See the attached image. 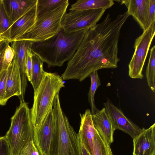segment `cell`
I'll list each match as a JSON object with an SVG mask.
<instances>
[{
  "instance_id": "1",
  "label": "cell",
  "mask_w": 155,
  "mask_h": 155,
  "mask_svg": "<svg viewBox=\"0 0 155 155\" xmlns=\"http://www.w3.org/2000/svg\"><path fill=\"white\" fill-rule=\"evenodd\" d=\"M130 15L127 12L112 20L108 14L101 22L88 28L69 61L61 77L82 82L94 71L117 67L118 42L121 28Z\"/></svg>"
},
{
  "instance_id": "2",
  "label": "cell",
  "mask_w": 155,
  "mask_h": 155,
  "mask_svg": "<svg viewBox=\"0 0 155 155\" xmlns=\"http://www.w3.org/2000/svg\"><path fill=\"white\" fill-rule=\"evenodd\" d=\"M88 29L68 33L62 28L50 38L34 42L31 51L45 63L48 68L61 67L73 56Z\"/></svg>"
},
{
  "instance_id": "3",
  "label": "cell",
  "mask_w": 155,
  "mask_h": 155,
  "mask_svg": "<svg viewBox=\"0 0 155 155\" xmlns=\"http://www.w3.org/2000/svg\"><path fill=\"white\" fill-rule=\"evenodd\" d=\"M53 111L55 123L49 155H82L78 135L62 110L59 94L55 97Z\"/></svg>"
},
{
  "instance_id": "4",
  "label": "cell",
  "mask_w": 155,
  "mask_h": 155,
  "mask_svg": "<svg viewBox=\"0 0 155 155\" xmlns=\"http://www.w3.org/2000/svg\"><path fill=\"white\" fill-rule=\"evenodd\" d=\"M64 87L63 79L58 74L45 71L41 82L34 91L33 103L30 109L34 127L40 124L53 109L56 95Z\"/></svg>"
},
{
  "instance_id": "5",
  "label": "cell",
  "mask_w": 155,
  "mask_h": 155,
  "mask_svg": "<svg viewBox=\"0 0 155 155\" xmlns=\"http://www.w3.org/2000/svg\"><path fill=\"white\" fill-rule=\"evenodd\" d=\"M34 126L28 104L20 101L11 118L10 127L5 136L12 155H20L27 144L33 140Z\"/></svg>"
},
{
  "instance_id": "6",
  "label": "cell",
  "mask_w": 155,
  "mask_h": 155,
  "mask_svg": "<svg viewBox=\"0 0 155 155\" xmlns=\"http://www.w3.org/2000/svg\"><path fill=\"white\" fill-rule=\"evenodd\" d=\"M68 0L55 10L37 18L35 24L15 41L41 42L52 37L62 29L61 21L69 5Z\"/></svg>"
},
{
  "instance_id": "7",
  "label": "cell",
  "mask_w": 155,
  "mask_h": 155,
  "mask_svg": "<svg viewBox=\"0 0 155 155\" xmlns=\"http://www.w3.org/2000/svg\"><path fill=\"white\" fill-rule=\"evenodd\" d=\"M155 22L153 23L135 40V50L128 64L129 76L142 79V71L151 42L155 35Z\"/></svg>"
},
{
  "instance_id": "8",
  "label": "cell",
  "mask_w": 155,
  "mask_h": 155,
  "mask_svg": "<svg viewBox=\"0 0 155 155\" xmlns=\"http://www.w3.org/2000/svg\"><path fill=\"white\" fill-rule=\"evenodd\" d=\"M106 10L100 8L70 11L66 12L63 18L62 28L68 33L88 29L97 24Z\"/></svg>"
},
{
  "instance_id": "9",
  "label": "cell",
  "mask_w": 155,
  "mask_h": 155,
  "mask_svg": "<svg viewBox=\"0 0 155 155\" xmlns=\"http://www.w3.org/2000/svg\"><path fill=\"white\" fill-rule=\"evenodd\" d=\"M55 123L52 109L40 124L34 127L33 141L41 155H49Z\"/></svg>"
},
{
  "instance_id": "10",
  "label": "cell",
  "mask_w": 155,
  "mask_h": 155,
  "mask_svg": "<svg viewBox=\"0 0 155 155\" xmlns=\"http://www.w3.org/2000/svg\"><path fill=\"white\" fill-rule=\"evenodd\" d=\"M112 126L115 130H119L129 134L133 139L142 131L141 129L127 118L120 109L110 100L104 103Z\"/></svg>"
},
{
  "instance_id": "11",
  "label": "cell",
  "mask_w": 155,
  "mask_h": 155,
  "mask_svg": "<svg viewBox=\"0 0 155 155\" xmlns=\"http://www.w3.org/2000/svg\"><path fill=\"white\" fill-rule=\"evenodd\" d=\"M34 43L29 40H16L13 41L12 45L15 52L14 57L18 61L20 76L21 94L19 97L20 101H25V94L27 86L26 67L27 51L31 48Z\"/></svg>"
},
{
  "instance_id": "12",
  "label": "cell",
  "mask_w": 155,
  "mask_h": 155,
  "mask_svg": "<svg viewBox=\"0 0 155 155\" xmlns=\"http://www.w3.org/2000/svg\"><path fill=\"white\" fill-rule=\"evenodd\" d=\"M133 155H155V123L133 139Z\"/></svg>"
},
{
  "instance_id": "13",
  "label": "cell",
  "mask_w": 155,
  "mask_h": 155,
  "mask_svg": "<svg viewBox=\"0 0 155 155\" xmlns=\"http://www.w3.org/2000/svg\"><path fill=\"white\" fill-rule=\"evenodd\" d=\"M81 122L78 134L80 141L91 155H92L93 140L96 129L92 119L91 110L86 109L84 113L80 114Z\"/></svg>"
},
{
  "instance_id": "14",
  "label": "cell",
  "mask_w": 155,
  "mask_h": 155,
  "mask_svg": "<svg viewBox=\"0 0 155 155\" xmlns=\"http://www.w3.org/2000/svg\"><path fill=\"white\" fill-rule=\"evenodd\" d=\"M127 7L128 14L132 16L138 22L143 31L147 29L149 0H125L118 1Z\"/></svg>"
},
{
  "instance_id": "15",
  "label": "cell",
  "mask_w": 155,
  "mask_h": 155,
  "mask_svg": "<svg viewBox=\"0 0 155 155\" xmlns=\"http://www.w3.org/2000/svg\"><path fill=\"white\" fill-rule=\"evenodd\" d=\"M7 71L6 93L3 105L11 97L17 96L19 97L21 94L20 76L18 61L15 57Z\"/></svg>"
},
{
  "instance_id": "16",
  "label": "cell",
  "mask_w": 155,
  "mask_h": 155,
  "mask_svg": "<svg viewBox=\"0 0 155 155\" xmlns=\"http://www.w3.org/2000/svg\"><path fill=\"white\" fill-rule=\"evenodd\" d=\"M94 126L100 136L110 144L114 141L115 130L104 107L92 115Z\"/></svg>"
},
{
  "instance_id": "17",
  "label": "cell",
  "mask_w": 155,
  "mask_h": 155,
  "mask_svg": "<svg viewBox=\"0 0 155 155\" xmlns=\"http://www.w3.org/2000/svg\"><path fill=\"white\" fill-rule=\"evenodd\" d=\"M36 19L37 3L13 24L10 31L11 42L25 33L34 25Z\"/></svg>"
},
{
  "instance_id": "18",
  "label": "cell",
  "mask_w": 155,
  "mask_h": 155,
  "mask_svg": "<svg viewBox=\"0 0 155 155\" xmlns=\"http://www.w3.org/2000/svg\"><path fill=\"white\" fill-rule=\"evenodd\" d=\"M37 0H2L5 10L14 23L37 3Z\"/></svg>"
},
{
  "instance_id": "19",
  "label": "cell",
  "mask_w": 155,
  "mask_h": 155,
  "mask_svg": "<svg viewBox=\"0 0 155 155\" xmlns=\"http://www.w3.org/2000/svg\"><path fill=\"white\" fill-rule=\"evenodd\" d=\"M114 3L112 0H78L71 5L69 11L100 8L106 9L111 7Z\"/></svg>"
},
{
  "instance_id": "20",
  "label": "cell",
  "mask_w": 155,
  "mask_h": 155,
  "mask_svg": "<svg viewBox=\"0 0 155 155\" xmlns=\"http://www.w3.org/2000/svg\"><path fill=\"white\" fill-rule=\"evenodd\" d=\"M32 68L31 82L34 91L38 87L45 72L43 68L44 62L37 55L32 53Z\"/></svg>"
},
{
  "instance_id": "21",
  "label": "cell",
  "mask_w": 155,
  "mask_h": 155,
  "mask_svg": "<svg viewBox=\"0 0 155 155\" xmlns=\"http://www.w3.org/2000/svg\"><path fill=\"white\" fill-rule=\"evenodd\" d=\"M13 23L5 10L2 0H0V37L1 38L10 41V29Z\"/></svg>"
},
{
  "instance_id": "22",
  "label": "cell",
  "mask_w": 155,
  "mask_h": 155,
  "mask_svg": "<svg viewBox=\"0 0 155 155\" xmlns=\"http://www.w3.org/2000/svg\"><path fill=\"white\" fill-rule=\"evenodd\" d=\"M68 0H37V18L52 11L67 2Z\"/></svg>"
},
{
  "instance_id": "23",
  "label": "cell",
  "mask_w": 155,
  "mask_h": 155,
  "mask_svg": "<svg viewBox=\"0 0 155 155\" xmlns=\"http://www.w3.org/2000/svg\"><path fill=\"white\" fill-rule=\"evenodd\" d=\"M89 77L91 78V84L87 95L88 101L91 107V113L93 115L95 114L99 110L95 104L94 96L97 89L101 85V83L97 71L92 73Z\"/></svg>"
},
{
  "instance_id": "24",
  "label": "cell",
  "mask_w": 155,
  "mask_h": 155,
  "mask_svg": "<svg viewBox=\"0 0 155 155\" xmlns=\"http://www.w3.org/2000/svg\"><path fill=\"white\" fill-rule=\"evenodd\" d=\"M110 145L102 138L96 129L92 155H113Z\"/></svg>"
},
{
  "instance_id": "25",
  "label": "cell",
  "mask_w": 155,
  "mask_h": 155,
  "mask_svg": "<svg viewBox=\"0 0 155 155\" xmlns=\"http://www.w3.org/2000/svg\"><path fill=\"white\" fill-rule=\"evenodd\" d=\"M155 46L151 48L146 75L148 86L153 92H155Z\"/></svg>"
},
{
  "instance_id": "26",
  "label": "cell",
  "mask_w": 155,
  "mask_h": 155,
  "mask_svg": "<svg viewBox=\"0 0 155 155\" xmlns=\"http://www.w3.org/2000/svg\"><path fill=\"white\" fill-rule=\"evenodd\" d=\"M7 70H4L0 73V105H3V101L6 90Z\"/></svg>"
},
{
  "instance_id": "27",
  "label": "cell",
  "mask_w": 155,
  "mask_h": 155,
  "mask_svg": "<svg viewBox=\"0 0 155 155\" xmlns=\"http://www.w3.org/2000/svg\"><path fill=\"white\" fill-rule=\"evenodd\" d=\"M15 56L13 49L8 45L7 47L4 55V69L7 70L12 63Z\"/></svg>"
},
{
  "instance_id": "28",
  "label": "cell",
  "mask_w": 155,
  "mask_h": 155,
  "mask_svg": "<svg viewBox=\"0 0 155 155\" xmlns=\"http://www.w3.org/2000/svg\"><path fill=\"white\" fill-rule=\"evenodd\" d=\"M20 155H41L33 140L29 142L22 151Z\"/></svg>"
},
{
  "instance_id": "29",
  "label": "cell",
  "mask_w": 155,
  "mask_h": 155,
  "mask_svg": "<svg viewBox=\"0 0 155 155\" xmlns=\"http://www.w3.org/2000/svg\"><path fill=\"white\" fill-rule=\"evenodd\" d=\"M11 42L8 40L3 39L0 41V73L4 69V55L5 49Z\"/></svg>"
},
{
  "instance_id": "30",
  "label": "cell",
  "mask_w": 155,
  "mask_h": 155,
  "mask_svg": "<svg viewBox=\"0 0 155 155\" xmlns=\"http://www.w3.org/2000/svg\"><path fill=\"white\" fill-rule=\"evenodd\" d=\"M32 53L31 51V48L27 50L26 67L27 79L30 81H31V78L32 68Z\"/></svg>"
},
{
  "instance_id": "31",
  "label": "cell",
  "mask_w": 155,
  "mask_h": 155,
  "mask_svg": "<svg viewBox=\"0 0 155 155\" xmlns=\"http://www.w3.org/2000/svg\"><path fill=\"white\" fill-rule=\"evenodd\" d=\"M155 0H149V8L147 25V28L153 23L155 22Z\"/></svg>"
},
{
  "instance_id": "32",
  "label": "cell",
  "mask_w": 155,
  "mask_h": 155,
  "mask_svg": "<svg viewBox=\"0 0 155 155\" xmlns=\"http://www.w3.org/2000/svg\"><path fill=\"white\" fill-rule=\"evenodd\" d=\"M0 155H12L9 145L5 136L0 137Z\"/></svg>"
},
{
  "instance_id": "33",
  "label": "cell",
  "mask_w": 155,
  "mask_h": 155,
  "mask_svg": "<svg viewBox=\"0 0 155 155\" xmlns=\"http://www.w3.org/2000/svg\"><path fill=\"white\" fill-rule=\"evenodd\" d=\"M80 143L82 155H91L85 147L83 143L80 141Z\"/></svg>"
},
{
  "instance_id": "34",
  "label": "cell",
  "mask_w": 155,
  "mask_h": 155,
  "mask_svg": "<svg viewBox=\"0 0 155 155\" xmlns=\"http://www.w3.org/2000/svg\"><path fill=\"white\" fill-rule=\"evenodd\" d=\"M3 40V39H2V38H1L0 37V41L1 40Z\"/></svg>"
}]
</instances>
